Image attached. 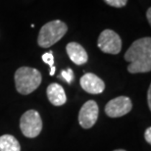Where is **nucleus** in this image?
I'll use <instances>...</instances> for the list:
<instances>
[{
    "label": "nucleus",
    "mask_w": 151,
    "mask_h": 151,
    "mask_svg": "<svg viewBox=\"0 0 151 151\" xmlns=\"http://www.w3.org/2000/svg\"><path fill=\"white\" fill-rule=\"evenodd\" d=\"M14 80L17 91L23 95H28L40 86L42 77L40 72L37 69L21 67L15 73Z\"/></svg>",
    "instance_id": "2"
},
{
    "label": "nucleus",
    "mask_w": 151,
    "mask_h": 151,
    "mask_svg": "<svg viewBox=\"0 0 151 151\" xmlns=\"http://www.w3.org/2000/svg\"><path fill=\"white\" fill-rule=\"evenodd\" d=\"M68 26L60 20H54L41 27L37 37V44L42 48L51 47L67 34Z\"/></svg>",
    "instance_id": "3"
},
{
    "label": "nucleus",
    "mask_w": 151,
    "mask_h": 151,
    "mask_svg": "<svg viewBox=\"0 0 151 151\" xmlns=\"http://www.w3.org/2000/svg\"><path fill=\"white\" fill-rule=\"evenodd\" d=\"M132 109V100L128 96H118L108 102L105 106V113L111 118L123 117Z\"/></svg>",
    "instance_id": "6"
},
{
    "label": "nucleus",
    "mask_w": 151,
    "mask_h": 151,
    "mask_svg": "<svg viewBox=\"0 0 151 151\" xmlns=\"http://www.w3.org/2000/svg\"><path fill=\"white\" fill-rule=\"evenodd\" d=\"M61 75H62V77L65 78V81H67V83H72V81H73V78H74V73L71 69L63 71Z\"/></svg>",
    "instance_id": "14"
},
{
    "label": "nucleus",
    "mask_w": 151,
    "mask_h": 151,
    "mask_svg": "<svg viewBox=\"0 0 151 151\" xmlns=\"http://www.w3.org/2000/svg\"><path fill=\"white\" fill-rule=\"evenodd\" d=\"M97 46L102 52L116 55L122 50V39L116 32L104 29L98 37Z\"/></svg>",
    "instance_id": "5"
},
{
    "label": "nucleus",
    "mask_w": 151,
    "mask_h": 151,
    "mask_svg": "<svg viewBox=\"0 0 151 151\" xmlns=\"http://www.w3.org/2000/svg\"><path fill=\"white\" fill-rule=\"evenodd\" d=\"M125 60L129 63L128 71L131 74L148 73L151 71V38L137 39L125 53Z\"/></svg>",
    "instance_id": "1"
},
{
    "label": "nucleus",
    "mask_w": 151,
    "mask_h": 151,
    "mask_svg": "<svg viewBox=\"0 0 151 151\" xmlns=\"http://www.w3.org/2000/svg\"><path fill=\"white\" fill-rule=\"evenodd\" d=\"M146 19L148 21L149 25H151V8H148L146 11Z\"/></svg>",
    "instance_id": "17"
},
{
    "label": "nucleus",
    "mask_w": 151,
    "mask_h": 151,
    "mask_svg": "<svg viewBox=\"0 0 151 151\" xmlns=\"http://www.w3.org/2000/svg\"><path fill=\"white\" fill-rule=\"evenodd\" d=\"M20 129L23 134L27 137L35 138L42 131V120L37 111L28 110L20 120Z\"/></svg>",
    "instance_id": "4"
},
{
    "label": "nucleus",
    "mask_w": 151,
    "mask_h": 151,
    "mask_svg": "<svg viewBox=\"0 0 151 151\" xmlns=\"http://www.w3.org/2000/svg\"><path fill=\"white\" fill-rule=\"evenodd\" d=\"M42 60H43L44 63H46V64L50 67V76H53L55 74V66H54V56L51 51L47 53H44L43 55H42Z\"/></svg>",
    "instance_id": "12"
},
{
    "label": "nucleus",
    "mask_w": 151,
    "mask_h": 151,
    "mask_svg": "<svg viewBox=\"0 0 151 151\" xmlns=\"http://www.w3.org/2000/svg\"><path fill=\"white\" fill-rule=\"evenodd\" d=\"M0 151H21V145L13 135L3 134L0 137Z\"/></svg>",
    "instance_id": "11"
},
{
    "label": "nucleus",
    "mask_w": 151,
    "mask_h": 151,
    "mask_svg": "<svg viewBox=\"0 0 151 151\" xmlns=\"http://www.w3.org/2000/svg\"><path fill=\"white\" fill-rule=\"evenodd\" d=\"M99 108L94 100H88L81 106L78 113V123L81 128L90 129L98 119Z\"/></svg>",
    "instance_id": "7"
},
{
    "label": "nucleus",
    "mask_w": 151,
    "mask_h": 151,
    "mask_svg": "<svg viewBox=\"0 0 151 151\" xmlns=\"http://www.w3.org/2000/svg\"><path fill=\"white\" fill-rule=\"evenodd\" d=\"M81 86L90 94H100L105 89V83L93 73L84 74L80 80Z\"/></svg>",
    "instance_id": "8"
},
{
    "label": "nucleus",
    "mask_w": 151,
    "mask_h": 151,
    "mask_svg": "<svg viewBox=\"0 0 151 151\" xmlns=\"http://www.w3.org/2000/svg\"><path fill=\"white\" fill-rule=\"evenodd\" d=\"M144 138H145V140L147 141V143H151V128L146 129L145 132H144Z\"/></svg>",
    "instance_id": "15"
},
{
    "label": "nucleus",
    "mask_w": 151,
    "mask_h": 151,
    "mask_svg": "<svg viewBox=\"0 0 151 151\" xmlns=\"http://www.w3.org/2000/svg\"><path fill=\"white\" fill-rule=\"evenodd\" d=\"M66 51L67 54L72 61H73L76 65H83L86 64L88 60V55H87L86 49L81 46L80 43L75 41L69 42L66 46Z\"/></svg>",
    "instance_id": "9"
},
{
    "label": "nucleus",
    "mask_w": 151,
    "mask_h": 151,
    "mask_svg": "<svg viewBox=\"0 0 151 151\" xmlns=\"http://www.w3.org/2000/svg\"><path fill=\"white\" fill-rule=\"evenodd\" d=\"M48 100L54 106H62L67 101L64 88L59 83H51L46 89Z\"/></svg>",
    "instance_id": "10"
},
{
    "label": "nucleus",
    "mask_w": 151,
    "mask_h": 151,
    "mask_svg": "<svg viewBox=\"0 0 151 151\" xmlns=\"http://www.w3.org/2000/svg\"><path fill=\"white\" fill-rule=\"evenodd\" d=\"M147 104H148V108L151 110V86L147 90Z\"/></svg>",
    "instance_id": "16"
},
{
    "label": "nucleus",
    "mask_w": 151,
    "mask_h": 151,
    "mask_svg": "<svg viewBox=\"0 0 151 151\" xmlns=\"http://www.w3.org/2000/svg\"><path fill=\"white\" fill-rule=\"evenodd\" d=\"M107 5L114 8H123L128 3V0H103Z\"/></svg>",
    "instance_id": "13"
},
{
    "label": "nucleus",
    "mask_w": 151,
    "mask_h": 151,
    "mask_svg": "<svg viewBox=\"0 0 151 151\" xmlns=\"http://www.w3.org/2000/svg\"><path fill=\"white\" fill-rule=\"evenodd\" d=\"M113 151H126V150H124V149H117V150H113Z\"/></svg>",
    "instance_id": "18"
}]
</instances>
